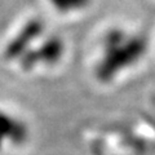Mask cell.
Wrapping results in <instances>:
<instances>
[{
	"instance_id": "cell-1",
	"label": "cell",
	"mask_w": 155,
	"mask_h": 155,
	"mask_svg": "<svg viewBox=\"0 0 155 155\" xmlns=\"http://www.w3.org/2000/svg\"><path fill=\"white\" fill-rule=\"evenodd\" d=\"M147 41L140 34H128L120 28H113L102 40V51L96 74L100 80L110 81L123 71L130 69L146 53Z\"/></svg>"
},
{
	"instance_id": "cell-2",
	"label": "cell",
	"mask_w": 155,
	"mask_h": 155,
	"mask_svg": "<svg viewBox=\"0 0 155 155\" xmlns=\"http://www.w3.org/2000/svg\"><path fill=\"white\" fill-rule=\"evenodd\" d=\"M64 54V41L56 36L43 40L35 49L26 52L21 57V64L25 70L34 69L36 66H52L60 61Z\"/></svg>"
},
{
	"instance_id": "cell-3",
	"label": "cell",
	"mask_w": 155,
	"mask_h": 155,
	"mask_svg": "<svg viewBox=\"0 0 155 155\" xmlns=\"http://www.w3.org/2000/svg\"><path fill=\"white\" fill-rule=\"evenodd\" d=\"M43 31V26L39 21H31L27 25L23 26L22 31L17 34L5 48V54L8 58H21L26 53V49L30 41L32 43L35 39L40 35Z\"/></svg>"
},
{
	"instance_id": "cell-4",
	"label": "cell",
	"mask_w": 155,
	"mask_h": 155,
	"mask_svg": "<svg viewBox=\"0 0 155 155\" xmlns=\"http://www.w3.org/2000/svg\"><path fill=\"white\" fill-rule=\"evenodd\" d=\"M26 136L25 128H23L22 123H18L13 116H9L5 113H0V149L4 145L3 142L7 138L11 140V142H18L22 141Z\"/></svg>"
},
{
	"instance_id": "cell-5",
	"label": "cell",
	"mask_w": 155,
	"mask_h": 155,
	"mask_svg": "<svg viewBox=\"0 0 155 155\" xmlns=\"http://www.w3.org/2000/svg\"><path fill=\"white\" fill-rule=\"evenodd\" d=\"M57 13L70 14L80 12L91 4V0H48Z\"/></svg>"
}]
</instances>
